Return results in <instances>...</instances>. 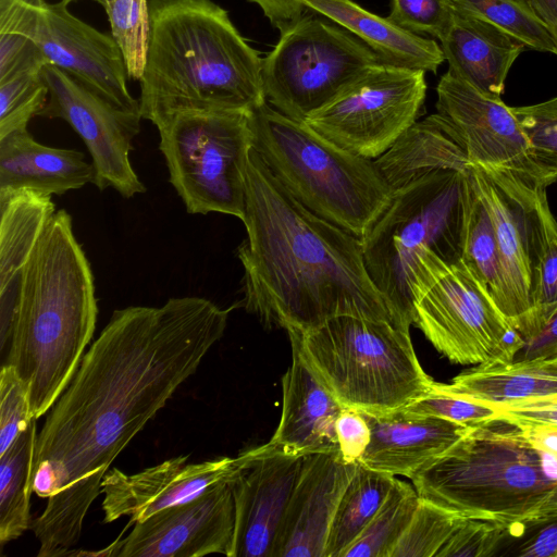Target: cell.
I'll return each instance as SVG.
<instances>
[{"label":"cell","instance_id":"1","mask_svg":"<svg viewBox=\"0 0 557 557\" xmlns=\"http://www.w3.org/2000/svg\"><path fill=\"white\" fill-rule=\"evenodd\" d=\"M196 296L115 310L48 411L36 443L38 557L71 555L112 462L223 337L230 312Z\"/></svg>","mask_w":557,"mask_h":557},{"label":"cell","instance_id":"2","mask_svg":"<svg viewBox=\"0 0 557 557\" xmlns=\"http://www.w3.org/2000/svg\"><path fill=\"white\" fill-rule=\"evenodd\" d=\"M243 223L242 306L264 327L307 332L338 315L398 326L367 271L361 238L302 206L253 148Z\"/></svg>","mask_w":557,"mask_h":557},{"label":"cell","instance_id":"3","mask_svg":"<svg viewBox=\"0 0 557 557\" xmlns=\"http://www.w3.org/2000/svg\"><path fill=\"white\" fill-rule=\"evenodd\" d=\"M151 29L139 110L154 126L187 111L265 103L262 58L212 0H149Z\"/></svg>","mask_w":557,"mask_h":557},{"label":"cell","instance_id":"4","mask_svg":"<svg viewBox=\"0 0 557 557\" xmlns=\"http://www.w3.org/2000/svg\"><path fill=\"white\" fill-rule=\"evenodd\" d=\"M97 317L89 260L71 214L58 210L22 271L5 361L29 388L33 418L46 414L71 382Z\"/></svg>","mask_w":557,"mask_h":557},{"label":"cell","instance_id":"5","mask_svg":"<svg viewBox=\"0 0 557 557\" xmlns=\"http://www.w3.org/2000/svg\"><path fill=\"white\" fill-rule=\"evenodd\" d=\"M420 498L513 534L557 487V455L532 447L499 420L472 426L411 478Z\"/></svg>","mask_w":557,"mask_h":557},{"label":"cell","instance_id":"6","mask_svg":"<svg viewBox=\"0 0 557 557\" xmlns=\"http://www.w3.org/2000/svg\"><path fill=\"white\" fill-rule=\"evenodd\" d=\"M252 148L302 206L359 238L393 193L374 161L322 137L268 102L250 113Z\"/></svg>","mask_w":557,"mask_h":557},{"label":"cell","instance_id":"7","mask_svg":"<svg viewBox=\"0 0 557 557\" xmlns=\"http://www.w3.org/2000/svg\"><path fill=\"white\" fill-rule=\"evenodd\" d=\"M470 168L440 170L393 193L386 208L361 238L367 271L396 323L413 324L412 285L424 252L461 260Z\"/></svg>","mask_w":557,"mask_h":557},{"label":"cell","instance_id":"8","mask_svg":"<svg viewBox=\"0 0 557 557\" xmlns=\"http://www.w3.org/2000/svg\"><path fill=\"white\" fill-rule=\"evenodd\" d=\"M286 332L344 408L388 414L428 394L435 382L420 364L409 331L388 321L338 315L307 332Z\"/></svg>","mask_w":557,"mask_h":557},{"label":"cell","instance_id":"9","mask_svg":"<svg viewBox=\"0 0 557 557\" xmlns=\"http://www.w3.org/2000/svg\"><path fill=\"white\" fill-rule=\"evenodd\" d=\"M251 111H187L157 125L170 183L191 214L243 221Z\"/></svg>","mask_w":557,"mask_h":557},{"label":"cell","instance_id":"10","mask_svg":"<svg viewBox=\"0 0 557 557\" xmlns=\"http://www.w3.org/2000/svg\"><path fill=\"white\" fill-rule=\"evenodd\" d=\"M416 324L450 362L511 361L523 339L484 287L460 260L426 251L412 285Z\"/></svg>","mask_w":557,"mask_h":557},{"label":"cell","instance_id":"11","mask_svg":"<svg viewBox=\"0 0 557 557\" xmlns=\"http://www.w3.org/2000/svg\"><path fill=\"white\" fill-rule=\"evenodd\" d=\"M262 59L265 101L305 121L383 61L357 36L326 18L304 14L280 32Z\"/></svg>","mask_w":557,"mask_h":557},{"label":"cell","instance_id":"12","mask_svg":"<svg viewBox=\"0 0 557 557\" xmlns=\"http://www.w3.org/2000/svg\"><path fill=\"white\" fill-rule=\"evenodd\" d=\"M425 94V72L382 62L305 123L338 147L374 160L417 121Z\"/></svg>","mask_w":557,"mask_h":557},{"label":"cell","instance_id":"13","mask_svg":"<svg viewBox=\"0 0 557 557\" xmlns=\"http://www.w3.org/2000/svg\"><path fill=\"white\" fill-rule=\"evenodd\" d=\"M441 114L470 164L504 170L549 186L557 181V161L541 154L522 129L511 107L490 98L447 71L437 87Z\"/></svg>","mask_w":557,"mask_h":557},{"label":"cell","instance_id":"14","mask_svg":"<svg viewBox=\"0 0 557 557\" xmlns=\"http://www.w3.org/2000/svg\"><path fill=\"white\" fill-rule=\"evenodd\" d=\"M42 74L49 96L39 116L62 119L78 134L91 156L94 184L100 190L111 187L124 198L145 193L129 159L140 113L112 104L52 64H46Z\"/></svg>","mask_w":557,"mask_h":557},{"label":"cell","instance_id":"15","mask_svg":"<svg viewBox=\"0 0 557 557\" xmlns=\"http://www.w3.org/2000/svg\"><path fill=\"white\" fill-rule=\"evenodd\" d=\"M30 37L47 61L112 104L138 112L128 88L121 50L111 35L99 32L69 10L70 0H29Z\"/></svg>","mask_w":557,"mask_h":557},{"label":"cell","instance_id":"16","mask_svg":"<svg viewBox=\"0 0 557 557\" xmlns=\"http://www.w3.org/2000/svg\"><path fill=\"white\" fill-rule=\"evenodd\" d=\"M235 479L134 523L127 536L96 555L202 557L222 554L230 557L235 530Z\"/></svg>","mask_w":557,"mask_h":557},{"label":"cell","instance_id":"17","mask_svg":"<svg viewBox=\"0 0 557 557\" xmlns=\"http://www.w3.org/2000/svg\"><path fill=\"white\" fill-rule=\"evenodd\" d=\"M189 455L177 456L137 473L109 469L101 481L103 522L122 517L129 524L191 500L208 488L233 480L247 463L246 451L236 458L222 457L202 462H188Z\"/></svg>","mask_w":557,"mask_h":557},{"label":"cell","instance_id":"18","mask_svg":"<svg viewBox=\"0 0 557 557\" xmlns=\"http://www.w3.org/2000/svg\"><path fill=\"white\" fill-rule=\"evenodd\" d=\"M471 174L494 225L505 285V315L518 332L532 310L529 203L544 186L518 174L470 164Z\"/></svg>","mask_w":557,"mask_h":557},{"label":"cell","instance_id":"19","mask_svg":"<svg viewBox=\"0 0 557 557\" xmlns=\"http://www.w3.org/2000/svg\"><path fill=\"white\" fill-rule=\"evenodd\" d=\"M247 463L233 482L235 530L230 557H273L289 498L305 456L246 450Z\"/></svg>","mask_w":557,"mask_h":557},{"label":"cell","instance_id":"20","mask_svg":"<svg viewBox=\"0 0 557 557\" xmlns=\"http://www.w3.org/2000/svg\"><path fill=\"white\" fill-rule=\"evenodd\" d=\"M357 463H346L339 451L305 456L273 557H324L336 507Z\"/></svg>","mask_w":557,"mask_h":557},{"label":"cell","instance_id":"21","mask_svg":"<svg viewBox=\"0 0 557 557\" xmlns=\"http://www.w3.org/2000/svg\"><path fill=\"white\" fill-rule=\"evenodd\" d=\"M290 346L292 363L282 377L281 418L265 446L299 456L339 451L335 424L344 407L317 379L298 347Z\"/></svg>","mask_w":557,"mask_h":557},{"label":"cell","instance_id":"22","mask_svg":"<svg viewBox=\"0 0 557 557\" xmlns=\"http://www.w3.org/2000/svg\"><path fill=\"white\" fill-rule=\"evenodd\" d=\"M361 413L370 426L371 441L359 462L409 479L472 428L434 416Z\"/></svg>","mask_w":557,"mask_h":557},{"label":"cell","instance_id":"23","mask_svg":"<svg viewBox=\"0 0 557 557\" xmlns=\"http://www.w3.org/2000/svg\"><path fill=\"white\" fill-rule=\"evenodd\" d=\"M440 41L448 71L494 99L503 95L510 67L527 48L499 27L457 12Z\"/></svg>","mask_w":557,"mask_h":557},{"label":"cell","instance_id":"24","mask_svg":"<svg viewBox=\"0 0 557 557\" xmlns=\"http://www.w3.org/2000/svg\"><path fill=\"white\" fill-rule=\"evenodd\" d=\"M94 181V165L78 150L40 144L27 129L0 138V190L61 196Z\"/></svg>","mask_w":557,"mask_h":557},{"label":"cell","instance_id":"25","mask_svg":"<svg viewBox=\"0 0 557 557\" xmlns=\"http://www.w3.org/2000/svg\"><path fill=\"white\" fill-rule=\"evenodd\" d=\"M305 5L357 36L384 63L436 73L445 61L435 40L404 29L351 0H306Z\"/></svg>","mask_w":557,"mask_h":557},{"label":"cell","instance_id":"26","mask_svg":"<svg viewBox=\"0 0 557 557\" xmlns=\"http://www.w3.org/2000/svg\"><path fill=\"white\" fill-rule=\"evenodd\" d=\"M51 196L0 190V314L15 311L22 271L55 213Z\"/></svg>","mask_w":557,"mask_h":557},{"label":"cell","instance_id":"27","mask_svg":"<svg viewBox=\"0 0 557 557\" xmlns=\"http://www.w3.org/2000/svg\"><path fill=\"white\" fill-rule=\"evenodd\" d=\"M373 161L392 193L435 171L470 168L450 126L437 112L416 121Z\"/></svg>","mask_w":557,"mask_h":557},{"label":"cell","instance_id":"28","mask_svg":"<svg viewBox=\"0 0 557 557\" xmlns=\"http://www.w3.org/2000/svg\"><path fill=\"white\" fill-rule=\"evenodd\" d=\"M435 387L490 406L557 397V359L485 362Z\"/></svg>","mask_w":557,"mask_h":557},{"label":"cell","instance_id":"29","mask_svg":"<svg viewBox=\"0 0 557 557\" xmlns=\"http://www.w3.org/2000/svg\"><path fill=\"white\" fill-rule=\"evenodd\" d=\"M546 188L541 186L535 189L528 210L532 310L518 329L523 343L536 333L557 305V222L548 205Z\"/></svg>","mask_w":557,"mask_h":557},{"label":"cell","instance_id":"30","mask_svg":"<svg viewBox=\"0 0 557 557\" xmlns=\"http://www.w3.org/2000/svg\"><path fill=\"white\" fill-rule=\"evenodd\" d=\"M37 419L0 455V544L17 540L30 523Z\"/></svg>","mask_w":557,"mask_h":557},{"label":"cell","instance_id":"31","mask_svg":"<svg viewBox=\"0 0 557 557\" xmlns=\"http://www.w3.org/2000/svg\"><path fill=\"white\" fill-rule=\"evenodd\" d=\"M395 479L391 473L357 463L336 507L324 557H342L379 511Z\"/></svg>","mask_w":557,"mask_h":557},{"label":"cell","instance_id":"32","mask_svg":"<svg viewBox=\"0 0 557 557\" xmlns=\"http://www.w3.org/2000/svg\"><path fill=\"white\" fill-rule=\"evenodd\" d=\"M461 261L504 312L505 285L494 225L479 196L471 170Z\"/></svg>","mask_w":557,"mask_h":557},{"label":"cell","instance_id":"33","mask_svg":"<svg viewBox=\"0 0 557 557\" xmlns=\"http://www.w3.org/2000/svg\"><path fill=\"white\" fill-rule=\"evenodd\" d=\"M419 499L413 484L395 479L379 511L342 557H391Z\"/></svg>","mask_w":557,"mask_h":557},{"label":"cell","instance_id":"34","mask_svg":"<svg viewBox=\"0 0 557 557\" xmlns=\"http://www.w3.org/2000/svg\"><path fill=\"white\" fill-rule=\"evenodd\" d=\"M454 12L486 21L527 48L557 55L556 41L525 0H449Z\"/></svg>","mask_w":557,"mask_h":557},{"label":"cell","instance_id":"35","mask_svg":"<svg viewBox=\"0 0 557 557\" xmlns=\"http://www.w3.org/2000/svg\"><path fill=\"white\" fill-rule=\"evenodd\" d=\"M46 63H35L0 79V138L27 129L41 113L49 89L42 74Z\"/></svg>","mask_w":557,"mask_h":557},{"label":"cell","instance_id":"36","mask_svg":"<svg viewBox=\"0 0 557 557\" xmlns=\"http://www.w3.org/2000/svg\"><path fill=\"white\" fill-rule=\"evenodd\" d=\"M102 7L108 15L111 36L117 44L127 76L139 81L149 46L151 17L148 0H108Z\"/></svg>","mask_w":557,"mask_h":557},{"label":"cell","instance_id":"37","mask_svg":"<svg viewBox=\"0 0 557 557\" xmlns=\"http://www.w3.org/2000/svg\"><path fill=\"white\" fill-rule=\"evenodd\" d=\"M466 518L420 498L391 557H436Z\"/></svg>","mask_w":557,"mask_h":557},{"label":"cell","instance_id":"38","mask_svg":"<svg viewBox=\"0 0 557 557\" xmlns=\"http://www.w3.org/2000/svg\"><path fill=\"white\" fill-rule=\"evenodd\" d=\"M30 16L28 0H0V79L34 63H47L30 37Z\"/></svg>","mask_w":557,"mask_h":557},{"label":"cell","instance_id":"39","mask_svg":"<svg viewBox=\"0 0 557 557\" xmlns=\"http://www.w3.org/2000/svg\"><path fill=\"white\" fill-rule=\"evenodd\" d=\"M397 411L406 414L434 416L468 426H476L497 418V411L490 405L444 393L435 387V382L428 394Z\"/></svg>","mask_w":557,"mask_h":557},{"label":"cell","instance_id":"40","mask_svg":"<svg viewBox=\"0 0 557 557\" xmlns=\"http://www.w3.org/2000/svg\"><path fill=\"white\" fill-rule=\"evenodd\" d=\"M29 388L9 364L0 372V455L28 428L32 420Z\"/></svg>","mask_w":557,"mask_h":557},{"label":"cell","instance_id":"41","mask_svg":"<svg viewBox=\"0 0 557 557\" xmlns=\"http://www.w3.org/2000/svg\"><path fill=\"white\" fill-rule=\"evenodd\" d=\"M454 9L449 0H392L387 18L414 34L441 40L451 26Z\"/></svg>","mask_w":557,"mask_h":557},{"label":"cell","instance_id":"42","mask_svg":"<svg viewBox=\"0 0 557 557\" xmlns=\"http://www.w3.org/2000/svg\"><path fill=\"white\" fill-rule=\"evenodd\" d=\"M527 530L531 535L517 555L557 557V487L520 522L513 534L520 536Z\"/></svg>","mask_w":557,"mask_h":557},{"label":"cell","instance_id":"43","mask_svg":"<svg viewBox=\"0 0 557 557\" xmlns=\"http://www.w3.org/2000/svg\"><path fill=\"white\" fill-rule=\"evenodd\" d=\"M507 530L488 520L466 518L436 557H476L493 554Z\"/></svg>","mask_w":557,"mask_h":557},{"label":"cell","instance_id":"44","mask_svg":"<svg viewBox=\"0 0 557 557\" xmlns=\"http://www.w3.org/2000/svg\"><path fill=\"white\" fill-rule=\"evenodd\" d=\"M532 146L544 157L557 161V96L546 101L511 107Z\"/></svg>","mask_w":557,"mask_h":557},{"label":"cell","instance_id":"45","mask_svg":"<svg viewBox=\"0 0 557 557\" xmlns=\"http://www.w3.org/2000/svg\"><path fill=\"white\" fill-rule=\"evenodd\" d=\"M497 411L496 420L517 429H557V397L491 406Z\"/></svg>","mask_w":557,"mask_h":557},{"label":"cell","instance_id":"46","mask_svg":"<svg viewBox=\"0 0 557 557\" xmlns=\"http://www.w3.org/2000/svg\"><path fill=\"white\" fill-rule=\"evenodd\" d=\"M335 431L342 459L346 463L359 462L371 441L370 426L363 414L351 408H343Z\"/></svg>","mask_w":557,"mask_h":557},{"label":"cell","instance_id":"47","mask_svg":"<svg viewBox=\"0 0 557 557\" xmlns=\"http://www.w3.org/2000/svg\"><path fill=\"white\" fill-rule=\"evenodd\" d=\"M557 357V305L544 320L536 333L524 342L515 359Z\"/></svg>","mask_w":557,"mask_h":557},{"label":"cell","instance_id":"48","mask_svg":"<svg viewBox=\"0 0 557 557\" xmlns=\"http://www.w3.org/2000/svg\"><path fill=\"white\" fill-rule=\"evenodd\" d=\"M260 7L270 23L280 32L300 18L307 11L306 0H248Z\"/></svg>","mask_w":557,"mask_h":557},{"label":"cell","instance_id":"49","mask_svg":"<svg viewBox=\"0 0 557 557\" xmlns=\"http://www.w3.org/2000/svg\"><path fill=\"white\" fill-rule=\"evenodd\" d=\"M520 435L534 448L557 455V429H517Z\"/></svg>","mask_w":557,"mask_h":557},{"label":"cell","instance_id":"50","mask_svg":"<svg viewBox=\"0 0 557 557\" xmlns=\"http://www.w3.org/2000/svg\"><path fill=\"white\" fill-rule=\"evenodd\" d=\"M546 25L557 45V0H525Z\"/></svg>","mask_w":557,"mask_h":557},{"label":"cell","instance_id":"51","mask_svg":"<svg viewBox=\"0 0 557 557\" xmlns=\"http://www.w3.org/2000/svg\"><path fill=\"white\" fill-rule=\"evenodd\" d=\"M70 1L73 2V1H76V0H70ZM95 1H97L98 3H100L102 5L108 0H95Z\"/></svg>","mask_w":557,"mask_h":557},{"label":"cell","instance_id":"52","mask_svg":"<svg viewBox=\"0 0 557 557\" xmlns=\"http://www.w3.org/2000/svg\"><path fill=\"white\" fill-rule=\"evenodd\" d=\"M553 359H557V357H556V358H553Z\"/></svg>","mask_w":557,"mask_h":557}]
</instances>
